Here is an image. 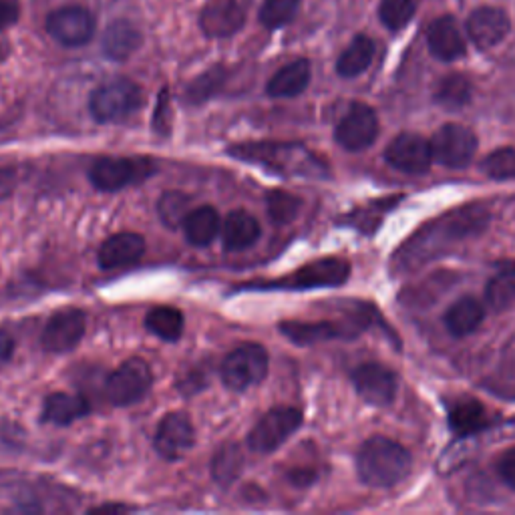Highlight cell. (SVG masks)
I'll use <instances>...</instances> for the list:
<instances>
[{
  "instance_id": "obj_30",
  "label": "cell",
  "mask_w": 515,
  "mask_h": 515,
  "mask_svg": "<svg viewBox=\"0 0 515 515\" xmlns=\"http://www.w3.org/2000/svg\"><path fill=\"white\" fill-rule=\"evenodd\" d=\"M244 469V453L238 443H224L212 461V477L216 483L228 487Z\"/></svg>"
},
{
  "instance_id": "obj_39",
  "label": "cell",
  "mask_w": 515,
  "mask_h": 515,
  "mask_svg": "<svg viewBox=\"0 0 515 515\" xmlns=\"http://www.w3.org/2000/svg\"><path fill=\"white\" fill-rule=\"evenodd\" d=\"M497 473L501 481L509 487L515 489V447L507 449L499 459H497Z\"/></svg>"
},
{
  "instance_id": "obj_15",
  "label": "cell",
  "mask_w": 515,
  "mask_h": 515,
  "mask_svg": "<svg viewBox=\"0 0 515 515\" xmlns=\"http://www.w3.org/2000/svg\"><path fill=\"white\" fill-rule=\"evenodd\" d=\"M47 31L65 47H81L95 35V17L83 7H63L49 15Z\"/></svg>"
},
{
  "instance_id": "obj_25",
  "label": "cell",
  "mask_w": 515,
  "mask_h": 515,
  "mask_svg": "<svg viewBox=\"0 0 515 515\" xmlns=\"http://www.w3.org/2000/svg\"><path fill=\"white\" fill-rule=\"evenodd\" d=\"M141 47V33L129 21H115L103 37V53L111 61H127Z\"/></svg>"
},
{
  "instance_id": "obj_8",
  "label": "cell",
  "mask_w": 515,
  "mask_h": 515,
  "mask_svg": "<svg viewBox=\"0 0 515 515\" xmlns=\"http://www.w3.org/2000/svg\"><path fill=\"white\" fill-rule=\"evenodd\" d=\"M302 425V413L294 407H274L250 431L248 447L254 453H272Z\"/></svg>"
},
{
  "instance_id": "obj_11",
  "label": "cell",
  "mask_w": 515,
  "mask_h": 515,
  "mask_svg": "<svg viewBox=\"0 0 515 515\" xmlns=\"http://www.w3.org/2000/svg\"><path fill=\"white\" fill-rule=\"evenodd\" d=\"M85 326H87V316L83 310L65 308L53 314L45 324V330L41 334V345L47 353L65 355L79 345L85 334Z\"/></svg>"
},
{
  "instance_id": "obj_10",
  "label": "cell",
  "mask_w": 515,
  "mask_h": 515,
  "mask_svg": "<svg viewBox=\"0 0 515 515\" xmlns=\"http://www.w3.org/2000/svg\"><path fill=\"white\" fill-rule=\"evenodd\" d=\"M379 135L377 113L365 105L355 103L349 113L340 119L334 131L336 143L347 151H365L369 149Z\"/></svg>"
},
{
  "instance_id": "obj_27",
  "label": "cell",
  "mask_w": 515,
  "mask_h": 515,
  "mask_svg": "<svg viewBox=\"0 0 515 515\" xmlns=\"http://www.w3.org/2000/svg\"><path fill=\"white\" fill-rule=\"evenodd\" d=\"M375 59V41L367 35H359L345 49L336 61V73L345 79H353L363 75Z\"/></svg>"
},
{
  "instance_id": "obj_7",
  "label": "cell",
  "mask_w": 515,
  "mask_h": 515,
  "mask_svg": "<svg viewBox=\"0 0 515 515\" xmlns=\"http://www.w3.org/2000/svg\"><path fill=\"white\" fill-rule=\"evenodd\" d=\"M151 369L143 359H129L117 367L105 383V395L115 407H129L139 403L151 389Z\"/></svg>"
},
{
  "instance_id": "obj_24",
  "label": "cell",
  "mask_w": 515,
  "mask_h": 515,
  "mask_svg": "<svg viewBox=\"0 0 515 515\" xmlns=\"http://www.w3.org/2000/svg\"><path fill=\"white\" fill-rule=\"evenodd\" d=\"M312 77L310 63L306 59H298L286 67H282L268 83L266 93L274 99H290L300 95Z\"/></svg>"
},
{
  "instance_id": "obj_36",
  "label": "cell",
  "mask_w": 515,
  "mask_h": 515,
  "mask_svg": "<svg viewBox=\"0 0 515 515\" xmlns=\"http://www.w3.org/2000/svg\"><path fill=\"white\" fill-rule=\"evenodd\" d=\"M298 9L300 0H264L258 17L266 29H282L296 17Z\"/></svg>"
},
{
  "instance_id": "obj_22",
  "label": "cell",
  "mask_w": 515,
  "mask_h": 515,
  "mask_svg": "<svg viewBox=\"0 0 515 515\" xmlns=\"http://www.w3.org/2000/svg\"><path fill=\"white\" fill-rule=\"evenodd\" d=\"M260 232V224L254 216L244 210H236L226 218L222 226V240L226 250L242 252L258 242Z\"/></svg>"
},
{
  "instance_id": "obj_35",
  "label": "cell",
  "mask_w": 515,
  "mask_h": 515,
  "mask_svg": "<svg viewBox=\"0 0 515 515\" xmlns=\"http://www.w3.org/2000/svg\"><path fill=\"white\" fill-rule=\"evenodd\" d=\"M471 97V83L463 75H449L439 83V89L435 93V99L439 105L457 109L463 107Z\"/></svg>"
},
{
  "instance_id": "obj_4",
  "label": "cell",
  "mask_w": 515,
  "mask_h": 515,
  "mask_svg": "<svg viewBox=\"0 0 515 515\" xmlns=\"http://www.w3.org/2000/svg\"><path fill=\"white\" fill-rule=\"evenodd\" d=\"M155 171V163L145 157H103L89 171L91 184L101 192H119L145 182Z\"/></svg>"
},
{
  "instance_id": "obj_42",
  "label": "cell",
  "mask_w": 515,
  "mask_h": 515,
  "mask_svg": "<svg viewBox=\"0 0 515 515\" xmlns=\"http://www.w3.org/2000/svg\"><path fill=\"white\" fill-rule=\"evenodd\" d=\"M15 355V340L9 332L0 330V371H3Z\"/></svg>"
},
{
  "instance_id": "obj_29",
  "label": "cell",
  "mask_w": 515,
  "mask_h": 515,
  "mask_svg": "<svg viewBox=\"0 0 515 515\" xmlns=\"http://www.w3.org/2000/svg\"><path fill=\"white\" fill-rule=\"evenodd\" d=\"M184 314L182 310L174 306H157L149 310L145 316V326L149 332L159 336L161 340H171L176 342L184 334Z\"/></svg>"
},
{
  "instance_id": "obj_32",
  "label": "cell",
  "mask_w": 515,
  "mask_h": 515,
  "mask_svg": "<svg viewBox=\"0 0 515 515\" xmlns=\"http://www.w3.org/2000/svg\"><path fill=\"white\" fill-rule=\"evenodd\" d=\"M190 204H192V200L184 192H165L159 198V204H157V212H159L161 222L171 230L184 226L186 218L192 212Z\"/></svg>"
},
{
  "instance_id": "obj_3",
  "label": "cell",
  "mask_w": 515,
  "mask_h": 515,
  "mask_svg": "<svg viewBox=\"0 0 515 515\" xmlns=\"http://www.w3.org/2000/svg\"><path fill=\"white\" fill-rule=\"evenodd\" d=\"M143 105V91L129 79H113L97 87L89 99V111L99 123L127 119Z\"/></svg>"
},
{
  "instance_id": "obj_34",
  "label": "cell",
  "mask_w": 515,
  "mask_h": 515,
  "mask_svg": "<svg viewBox=\"0 0 515 515\" xmlns=\"http://www.w3.org/2000/svg\"><path fill=\"white\" fill-rule=\"evenodd\" d=\"M417 0H381L379 17L389 31H401L415 17Z\"/></svg>"
},
{
  "instance_id": "obj_13",
  "label": "cell",
  "mask_w": 515,
  "mask_h": 515,
  "mask_svg": "<svg viewBox=\"0 0 515 515\" xmlns=\"http://www.w3.org/2000/svg\"><path fill=\"white\" fill-rule=\"evenodd\" d=\"M353 385L365 403L373 407H389L397 397L399 379L381 363H365L353 371Z\"/></svg>"
},
{
  "instance_id": "obj_38",
  "label": "cell",
  "mask_w": 515,
  "mask_h": 515,
  "mask_svg": "<svg viewBox=\"0 0 515 515\" xmlns=\"http://www.w3.org/2000/svg\"><path fill=\"white\" fill-rule=\"evenodd\" d=\"M226 83V69L224 67H214L202 77H198L190 87H188V101L190 103H202L216 95L220 87Z\"/></svg>"
},
{
  "instance_id": "obj_41",
  "label": "cell",
  "mask_w": 515,
  "mask_h": 515,
  "mask_svg": "<svg viewBox=\"0 0 515 515\" xmlns=\"http://www.w3.org/2000/svg\"><path fill=\"white\" fill-rule=\"evenodd\" d=\"M17 186V174L9 165H0V200H7Z\"/></svg>"
},
{
  "instance_id": "obj_2",
  "label": "cell",
  "mask_w": 515,
  "mask_h": 515,
  "mask_svg": "<svg viewBox=\"0 0 515 515\" xmlns=\"http://www.w3.org/2000/svg\"><path fill=\"white\" fill-rule=\"evenodd\" d=\"M413 467L411 453L387 437H371L357 455V471L365 485L387 489L401 483Z\"/></svg>"
},
{
  "instance_id": "obj_18",
  "label": "cell",
  "mask_w": 515,
  "mask_h": 515,
  "mask_svg": "<svg viewBox=\"0 0 515 515\" xmlns=\"http://www.w3.org/2000/svg\"><path fill=\"white\" fill-rule=\"evenodd\" d=\"M427 45L439 61H457L465 55V39L453 17H441L427 31Z\"/></svg>"
},
{
  "instance_id": "obj_37",
  "label": "cell",
  "mask_w": 515,
  "mask_h": 515,
  "mask_svg": "<svg viewBox=\"0 0 515 515\" xmlns=\"http://www.w3.org/2000/svg\"><path fill=\"white\" fill-rule=\"evenodd\" d=\"M268 214L270 218L276 222V224H288L292 222L298 212H300V198H296L294 194L290 192H282V190H274L268 194Z\"/></svg>"
},
{
  "instance_id": "obj_33",
  "label": "cell",
  "mask_w": 515,
  "mask_h": 515,
  "mask_svg": "<svg viewBox=\"0 0 515 515\" xmlns=\"http://www.w3.org/2000/svg\"><path fill=\"white\" fill-rule=\"evenodd\" d=\"M481 171L497 182H507V180H515V149L513 147H501L491 151L483 163H481Z\"/></svg>"
},
{
  "instance_id": "obj_23",
  "label": "cell",
  "mask_w": 515,
  "mask_h": 515,
  "mask_svg": "<svg viewBox=\"0 0 515 515\" xmlns=\"http://www.w3.org/2000/svg\"><path fill=\"white\" fill-rule=\"evenodd\" d=\"M483 318H485L483 304L473 296H463L455 300L445 312V326L453 336L463 338L473 334L483 324Z\"/></svg>"
},
{
  "instance_id": "obj_28",
  "label": "cell",
  "mask_w": 515,
  "mask_h": 515,
  "mask_svg": "<svg viewBox=\"0 0 515 515\" xmlns=\"http://www.w3.org/2000/svg\"><path fill=\"white\" fill-rule=\"evenodd\" d=\"M449 425L461 437L475 435L489 425L487 411L475 399H459L449 409Z\"/></svg>"
},
{
  "instance_id": "obj_5",
  "label": "cell",
  "mask_w": 515,
  "mask_h": 515,
  "mask_svg": "<svg viewBox=\"0 0 515 515\" xmlns=\"http://www.w3.org/2000/svg\"><path fill=\"white\" fill-rule=\"evenodd\" d=\"M351 276V264L342 258H320L296 272L280 278L276 282L262 284L264 288H284V290H312V288H332L345 284Z\"/></svg>"
},
{
  "instance_id": "obj_20",
  "label": "cell",
  "mask_w": 515,
  "mask_h": 515,
  "mask_svg": "<svg viewBox=\"0 0 515 515\" xmlns=\"http://www.w3.org/2000/svg\"><path fill=\"white\" fill-rule=\"evenodd\" d=\"M280 330L296 345H314V342L332 340L340 336H355L359 330L349 328L345 324L336 322H284L280 324Z\"/></svg>"
},
{
  "instance_id": "obj_14",
  "label": "cell",
  "mask_w": 515,
  "mask_h": 515,
  "mask_svg": "<svg viewBox=\"0 0 515 515\" xmlns=\"http://www.w3.org/2000/svg\"><path fill=\"white\" fill-rule=\"evenodd\" d=\"M196 443V429L190 415L176 411L161 419L155 433V449L163 459L176 461L192 451Z\"/></svg>"
},
{
  "instance_id": "obj_9",
  "label": "cell",
  "mask_w": 515,
  "mask_h": 515,
  "mask_svg": "<svg viewBox=\"0 0 515 515\" xmlns=\"http://www.w3.org/2000/svg\"><path fill=\"white\" fill-rule=\"evenodd\" d=\"M431 151L433 161L449 169H463L473 161L477 153V137L465 125L447 123L433 135Z\"/></svg>"
},
{
  "instance_id": "obj_1",
  "label": "cell",
  "mask_w": 515,
  "mask_h": 515,
  "mask_svg": "<svg viewBox=\"0 0 515 515\" xmlns=\"http://www.w3.org/2000/svg\"><path fill=\"white\" fill-rule=\"evenodd\" d=\"M487 222H489V212L485 208L481 206L459 208L443 216L435 224L417 232V236L409 240V244L405 246L401 264L405 268L421 266L433 260L439 252L447 250L451 244H457L459 240H465L483 232Z\"/></svg>"
},
{
  "instance_id": "obj_17",
  "label": "cell",
  "mask_w": 515,
  "mask_h": 515,
  "mask_svg": "<svg viewBox=\"0 0 515 515\" xmlns=\"http://www.w3.org/2000/svg\"><path fill=\"white\" fill-rule=\"evenodd\" d=\"M509 17L495 7H483L471 13L467 19V35L477 49H491L499 45L509 33Z\"/></svg>"
},
{
  "instance_id": "obj_43",
  "label": "cell",
  "mask_w": 515,
  "mask_h": 515,
  "mask_svg": "<svg viewBox=\"0 0 515 515\" xmlns=\"http://www.w3.org/2000/svg\"><path fill=\"white\" fill-rule=\"evenodd\" d=\"M3 55H5V53H3V47H0V61H3Z\"/></svg>"
},
{
  "instance_id": "obj_16",
  "label": "cell",
  "mask_w": 515,
  "mask_h": 515,
  "mask_svg": "<svg viewBox=\"0 0 515 515\" xmlns=\"http://www.w3.org/2000/svg\"><path fill=\"white\" fill-rule=\"evenodd\" d=\"M244 23L246 13L236 0H212L200 15V29L210 39L234 37Z\"/></svg>"
},
{
  "instance_id": "obj_31",
  "label": "cell",
  "mask_w": 515,
  "mask_h": 515,
  "mask_svg": "<svg viewBox=\"0 0 515 515\" xmlns=\"http://www.w3.org/2000/svg\"><path fill=\"white\" fill-rule=\"evenodd\" d=\"M485 300L495 312L515 306V268L501 270L487 282Z\"/></svg>"
},
{
  "instance_id": "obj_19",
  "label": "cell",
  "mask_w": 515,
  "mask_h": 515,
  "mask_svg": "<svg viewBox=\"0 0 515 515\" xmlns=\"http://www.w3.org/2000/svg\"><path fill=\"white\" fill-rule=\"evenodd\" d=\"M145 252V240L133 232H121L107 238L99 248V266L105 270L135 264Z\"/></svg>"
},
{
  "instance_id": "obj_6",
  "label": "cell",
  "mask_w": 515,
  "mask_h": 515,
  "mask_svg": "<svg viewBox=\"0 0 515 515\" xmlns=\"http://www.w3.org/2000/svg\"><path fill=\"white\" fill-rule=\"evenodd\" d=\"M268 375V353L260 345H242L222 363V381L230 391H246Z\"/></svg>"
},
{
  "instance_id": "obj_40",
  "label": "cell",
  "mask_w": 515,
  "mask_h": 515,
  "mask_svg": "<svg viewBox=\"0 0 515 515\" xmlns=\"http://www.w3.org/2000/svg\"><path fill=\"white\" fill-rule=\"evenodd\" d=\"M21 17L19 0H0V31L13 27Z\"/></svg>"
},
{
  "instance_id": "obj_26",
  "label": "cell",
  "mask_w": 515,
  "mask_h": 515,
  "mask_svg": "<svg viewBox=\"0 0 515 515\" xmlns=\"http://www.w3.org/2000/svg\"><path fill=\"white\" fill-rule=\"evenodd\" d=\"M220 228V214L214 206H202L192 210L184 222L186 240L196 248L210 246L216 240Z\"/></svg>"
},
{
  "instance_id": "obj_21",
  "label": "cell",
  "mask_w": 515,
  "mask_h": 515,
  "mask_svg": "<svg viewBox=\"0 0 515 515\" xmlns=\"http://www.w3.org/2000/svg\"><path fill=\"white\" fill-rule=\"evenodd\" d=\"M89 411H91V405L85 397L71 395V393H53L45 401L41 421L57 427H65L83 419L85 415H89Z\"/></svg>"
},
{
  "instance_id": "obj_12",
  "label": "cell",
  "mask_w": 515,
  "mask_h": 515,
  "mask_svg": "<svg viewBox=\"0 0 515 515\" xmlns=\"http://www.w3.org/2000/svg\"><path fill=\"white\" fill-rule=\"evenodd\" d=\"M385 159L391 167L409 176H421L433 163L431 141L417 133L397 135L385 149Z\"/></svg>"
}]
</instances>
